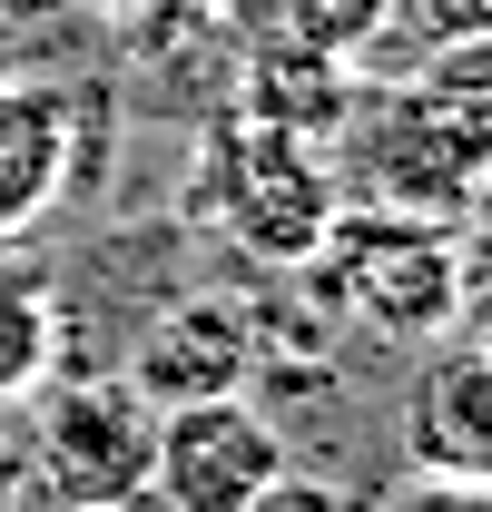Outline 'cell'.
<instances>
[{"instance_id": "obj_1", "label": "cell", "mask_w": 492, "mask_h": 512, "mask_svg": "<svg viewBox=\"0 0 492 512\" xmlns=\"http://www.w3.org/2000/svg\"><path fill=\"white\" fill-rule=\"evenodd\" d=\"M158 404L128 375H69L30 414V483L50 512H148Z\"/></svg>"}, {"instance_id": "obj_3", "label": "cell", "mask_w": 492, "mask_h": 512, "mask_svg": "<svg viewBox=\"0 0 492 512\" xmlns=\"http://www.w3.org/2000/svg\"><path fill=\"white\" fill-rule=\"evenodd\" d=\"M325 276L335 296L384 335H453V227L443 217H394V207H335L325 227Z\"/></svg>"}, {"instance_id": "obj_9", "label": "cell", "mask_w": 492, "mask_h": 512, "mask_svg": "<svg viewBox=\"0 0 492 512\" xmlns=\"http://www.w3.org/2000/svg\"><path fill=\"white\" fill-rule=\"evenodd\" d=\"M50 355H60V296L40 266H20L0 247V404L50 375Z\"/></svg>"}, {"instance_id": "obj_17", "label": "cell", "mask_w": 492, "mask_h": 512, "mask_svg": "<svg viewBox=\"0 0 492 512\" xmlns=\"http://www.w3.org/2000/svg\"><path fill=\"white\" fill-rule=\"evenodd\" d=\"M187 10H207V20H217V10H227V20H237V10H246V0H187Z\"/></svg>"}, {"instance_id": "obj_16", "label": "cell", "mask_w": 492, "mask_h": 512, "mask_svg": "<svg viewBox=\"0 0 492 512\" xmlns=\"http://www.w3.org/2000/svg\"><path fill=\"white\" fill-rule=\"evenodd\" d=\"M30 503H40V483H30V434L0 424V512H30Z\"/></svg>"}, {"instance_id": "obj_8", "label": "cell", "mask_w": 492, "mask_h": 512, "mask_svg": "<svg viewBox=\"0 0 492 512\" xmlns=\"http://www.w3.org/2000/svg\"><path fill=\"white\" fill-rule=\"evenodd\" d=\"M237 119H246V128H276V138H306V148H325L335 128L355 119V69H345V60H315V50H286V40H246Z\"/></svg>"}, {"instance_id": "obj_15", "label": "cell", "mask_w": 492, "mask_h": 512, "mask_svg": "<svg viewBox=\"0 0 492 512\" xmlns=\"http://www.w3.org/2000/svg\"><path fill=\"white\" fill-rule=\"evenodd\" d=\"M394 512H492V483H453V473H424Z\"/></svg>"}, {"instance_id": "obj_2", "label": "cell", "mask_w": 492, "mask_h": 512, "mask_svg": "<svg viewBox=\"0 0 492 512\" xmlns=\"http://www.w3.org/2000/svg\"><path fill=\"white\" fill-rule=\"evenodd\" d=\"M335 138H345V168H335V188H345V197L394 207V217H443V227L473 217L483 158L433 119V99L414 89V79H394V89H355V119L335 128Z\"/></svg>"}, {"instance_id": "obj_6", "label": "cell", "mask_w": 492, "mask_h": 512, "mask_svg": "<svg viewBox=\"0 0 492 512\" xmlns=\"http://www.w3.org/2000/svg\"><path fill=\"white\" fill-rule=\"evenodd\" d=\"M79 178V109L60 79H0V247H20Z\"/></svg>"}, {"instance_id": "obj_7", "label": "cell", "mask_w": 492, "mask_h": 512, "mask_svg": "<svg viewBox=\"0 0 492 512\" xmlns=\"http://www.w3.org/2000/svg\"><path fill=\"white\" fill-rule=\"evenodd\" d=\"M404 453L414 473H453V483H492V345H443L414 394H404Z\"/></svg>"}, {"instance_id": "obj_11", "label": "cell", "mask_w": 492, "mask_h": 512, "mask_svg": "<svg viewBox=\"0 0 492 512\" xmlns=\"http://www.w3.org/2000/svg\"><path fill=\"white\" fill-rule=\"evenodd\" d=\"M414 89L433 99V119L453 128L473 158L492 168V40H453V50H424Z\"/></svg>"}, {"instance_id": "obj_10", "label": "cell", "mask_w": 492, "mask_h": 512, "mask_svg": "<svg viewBox=\"0 0 492 512\" xmlns=\"http://www.w3.org/2000/svg\"><path fill=\"white\" fill-rule=\"evenodd\" d=\"M237 20H256V40H286V50H315L345 69L384 40V0H246Z\"/></svg>"}, {"instance_id": "obj_18", "label": "cell", "mask_w": 492, "mask_h": 512, "mask_svg": "<svg viewBox=\"0 0 492 512\" xmlns=\"http://www.w3.org/2000/svg\"><path fill=\"white\" fill-rule=\"evenodd\" d=\"M109 10H119V0H109Z\"/></svg>"}, {"instance_id": "obj_13", "label": "cell", "mask_w": 492, "mask_h": 512, "mask_svg": "<svg viewBox=\"0 0 492 512\" xmlns=\"http://www.w3.org/2000/svg\"><path fill=\"white\" fill-rule=\"evenodd\" d=\"M453 335L492 345V217H473L453 237Z\"/></svg>"}, {"instance_id": "obj_14", "label": "cell", "mask_w": 492, "mask_h": 512, "mask_svg": "<svg viewBox=\"0 0 492 512\" xmlns=\"http://www.w3.org/2000/svg\"><path fill=\"white\" fill-rule=\"evenodd\" d=\"M246 512H355V503H345L335 483H315V473H276V483H266Z\"/></svg>"}, {"instance_id": "obj_12", "label": "cell", "mask_w": 492, "mask_h": 512, "mask_svg": "<svg viewBox=\"0 0 492 512\" xmlns=\"http://www.w3.org/2000/svg\"><path fill=\"white\" fill-rule=\"evenodd\" d=\"M384 30L414 50H453V40H492V0H384Z\"/></svg>"}, {"instance_id": "obj_4", "label": "cell", "mask_w": 492, "mask_h": 512, "mask_svg": "<svg viewBox=\"0 0 492 512\" xmlns=\"http://www.w3.org/2000/svg\"><path fill=\"white\" fill-rule=\"evenodd\" d=\"M335 158L306 138H276V128L227 119V158H217V227L237 237L256 266H306L335 227Z\"/></svg>"}, {"instance_id": "obj_5", "label": "cell", "mask_w": 492, "mask_h": 512, "mask_svg": "<svg viewBox=\"0 0 492 512\" xmlns=\"http://www.w3.org/2000/svg\"><path fill=\"white\" fill-rule=\"evenodd\" d=\"M276 473H286V434L246 394L158 404V444H148V503L158 512H246Z\"/></svg>"}]
</instances>
